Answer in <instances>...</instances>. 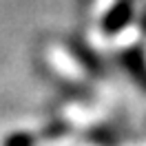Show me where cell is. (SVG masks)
Returning a JSON list of instances; mask_svg holds the SVG:
<instances>
[{
    "mask_svg": "<svg viewBox=\"0 0 146 146\" xmlns=\"http://www.w3.org/2000/svg\"><path fill=\"white\" fill-rule=\"evenodd\" d=\"M131 16H133V0H119L117 5L106 13L104 29H106L109 33H117L119 29H124L128 25Z\"/></svg>",
    "mask_w": 146,
    "mask_h": 146,
    "instance_id": "1",
    "label": "cell"
},
{
    "mask_svg": "<svg viewBox=\"0 0 146 146\" xmlns=\"http://www.w3.org/2000/svg\"><path fill=\"white\" fill-rule=\"evenodd\" d=\"M5 146H31V135H27V133H16V135H11L9 139H7Z\"/></svg>",
    "mask_w": 146,
    "mask_h": 146,
    "instance_id": "2",
    "label": "cell"
}]
</instances>
